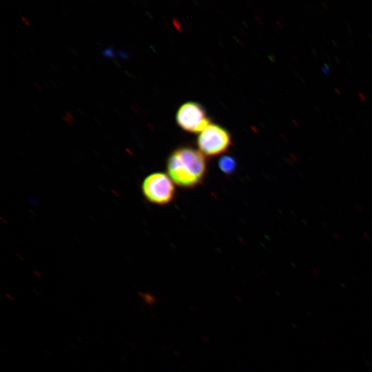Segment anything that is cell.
<instances>
[{
    "label": "cell",
    "mask_w": 372,
    "mask_h": 372,
    "mask_svg": "<svg viewBox=\"0 0 372 372\" xmlns=\"http://www.w3.org/2000/svg\"><path fill=\"white\" fill-rule=\"evenodd\" d=\"M358 96L361 98L362 101H366V98L365 95L363 93H362L360 92H358Z\"/></svg>",
    "instance_id": "cell-10"
},
{
    "label": "cell",
    "mask_w": 372,
    "mask_h": 372,
    "mask_svg": "<svg viewBox=\"0 0 372 372\" xmlns=\"http://www.w3.org/2000/svg\"><path fill=\"white\" fill-rule=\"evenodd\" d=\"M322 4L323 5V7L325 8L327 10L328 9L327 5L324 1L322 2Z\"/></svg>",
    "instance_id": "cell-12"
},
{
    "label": "cell",
    "mask_w": 372,
    "mask_h": 372,
    "mask_svg": "<svg viewBox=\"0 0 372 372\" xmlns=\"http://www.w3.org/2000/svg\"><path fill=\"white\" fill-rule=\"evenodd\" d=\"M21 19L25 22L26 25H30L29 22L23 17H21Z\"/></svg>",
    "instance_id": "cell-11"
},
{
    "label": "cell",
    "mask_w": 372,
    "mask_h": 372,
    "mask_svg": "<svg viewBox=\"0 0 372 372\" xmlns=\"http://www.w3.org/2000/svg\"><path fill=\"white\" fill-rule=\"evenodd\" d=\"M335 91L338 93V94L339 96L341 95L340 92L337 88H335Z\"/></svg>",
    "instance_id": "cell-13"
},
{
    "label": "cell",
    "mask_w": 372,
    "mask_h": 372,
    "mask_svg": "<svg viewBox=\"0 0 372 372\" xmlns=\"http://www.w3.org/2000/svg\"><path fill=\"white\" fill-rule=\"evenodd\" d=\"M116 55H118L120 57H122L123 59H128L129 57V53L127 51L124 50H116L115 51Z\"/></svg>",
    "instance_id": "cell-8"
},
{
    "label": "cell",
    "mask_w": 372,
    "mask_h": 372,
    "mask_svg": "<svg viewBox=\"0 0 372 372\" xmlns=\"http://www.w3.org/2000/svg\"><path fill=\"white\" fill-rule=\"evenodd\" d=\"M102 53L105 56L108 58H115L116 56V54L113 51L112 46L107 47L103 50Z\"/></svg>",
    "instance_id": "cell-6"
},
{
    "label": "cell",
    "mask_w": 372,
    "mask_h": 372,
    "mask_svg": "<svg viewBox=\"0 0 372 372\" xmlns=\"http://www.w3.org/2000/svg\"><path fill=\"white\" fill-rule=\"evenodd\" d=\"M218 166L223 172L226 174H231L236 168V161L231 156L225 155L219 159Z\"/></svg>",
    "instance_id": "cell-5"
},
{
    "label": "cell",
    "mask_w": 372,
    "mask_h": 372,
    "mask_svg": "<svg viewBox=\"0 0 372 372\" xmlns=\"http://www.w3.org/2000/svg\"><path fill=\"white\" fill-rule=\"evenodd\" d=\"M322 70L325 75H329L330 74V68L327 63L324 64L322 68Z\"/></svg>",
    "instance_id": "cell-9"
},
{
    "label": "cell",
    "mask_w": 372,
    "mask_h": 372,
    "mask_svg": "<svg viewBox=\"0 0 372 372\" xmlns=\"http://www.w3.org/2000/svg\"><path fill=\"white\" fill-rule=\"evenodd\" d=\"M62 118L64 121L67 122L68 123H72L73 122V117L68 112H65V115H63Z\"/></svg>",
    "instance_id": "cell-7"
},
{
    "label": "cell",
    "mask_w": 372,
    "mask_h": 372,
    "mask_svg": "<svg viewBox=\"0 0 372 372\" xmlns=\"http://www.w3.org/2000/svg\"><path fill=\"white\" fill-rule=\"evenodd\" d=\"M197 144L203 155L212 157L226 152L231 146V138L227 130L210 123L199 134Z\"/></svg>",
    "instance_id": "cell-3"
},
{
    "label": "cell",
    "mask_w": 372,
    "mask_h": 372,
    "mask_svg": "<svg viewBox=\"0 0 372 372\" xmlns=\"http://www.w3.org/2000/svg\"><path fill=\"white\" fill-rule=\"evenodd\" d=\"M34 84L39 88V86L36 83H34Z\"/></svg>",
    "instance_id": "cell-14"
},
{
    "label": "cell",
    "mask_w": 372,
    "mask_h": 372,
    "mask_svg": "<svg viewBox=\"0 0 372 372\" xmlns=\"http://www.w3.org/2000/svg\"><path fill=\"white\" fill-rule=\"evenodd\" d=\"M176 122L183 130L192 133H200L210 124L203 106L195 102L185 103L179 107Z\"/></svg>",
    "instance_id": "cell-4"
},
{
    "label": "cell",
    "mask_w": 372,
    "mask_h": 372,
    "mask_svg": "<svg viewBox=\"0 0 372 372\" xmlns=\"http://www.w3.org/2000/svg\"><path fill=\"white\" fill-rule=\"evenodd\" d=\"M141 189L145 199L158 205L169 204L175 195L174 182L163 172H154L145 177Z\"/></svg>",
    "instance_id": "cell-2"
},
{
    "label": "cell",
    "mask_w": 372,
    "mask_h": 372,
    "mask_svg": "<svg viewBox=\"0 0 372 372\" xmlns=\"http://www.w3.org/2000/svg\"><path fill=\"white\" fill-rule=\"evenodd\" d=\"M166 164L168 176L174 183L183 188L198 186L207 172L205 156L190 147H181L173 151Z\"/></svg>",
    "instance_id": "cell-1"
}]
</instances>
